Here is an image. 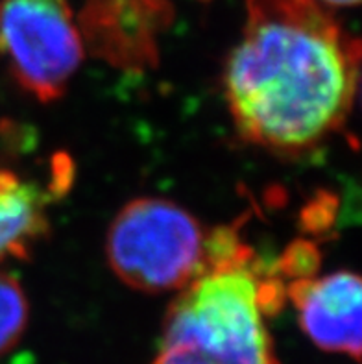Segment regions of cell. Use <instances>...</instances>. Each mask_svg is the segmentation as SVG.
Masks as SVG:
<instances>
[{
	"mask_svg": "<svg viewBox=\"0 0 362 364\" xmlns=\"http://www.w3.org/2000/svg\"><path fill=\"white\" fill-rule=\"evenodd\" d=\"M361 279L353 272L298 277L287 289L303 333L320 350L361 360Z\"/></svg>",
	"mask_w": 362,
	"mask_h": 364,
	"instance_id": "cell-5",
	"label": "cell"
},
{
	"mask_svg": "<svg viewBox=\"0 0 362 364\" xmlns=\"http://www.w3.org/2000/svg\"><path fill=\"white\" fill-rule=\"evenodd\" d=\"M207 239L196 218L174 202L139 198L111 224L107 259L113 272L135 291H178L206 264Z\"/></svg>",
	"mask_w": 362,
	"mask_h": 364,
	"instance_id": "cell-3",
	"label": "cell"
},
{
	"mask_svg": "<svg viewBox=\"0 0 362 364\" xmlns=\"http://www.w3.org/2000/svg\"><path fill=\"white\" fill-rule=\"evenodd\" d=\"M166 0H87L80 23L95 50L115 55H154V33L166 26Z\"/></svg>",
	"mask_w": 362,
	"mask_h": 364,
	"instance_id": "cell-6",
	"label": "cell"
},
{
	"mask_svg": "<svg viewBox=\"0 0 362 364\" xmlns=\"http://www.w3.org/2000/svg\"><path fill=\"white\" fill-rule=\"evenodd\" d=\"M0 54L26 91L60 98L82 61V37L65 0H2Z\"/></svg>",
	"mask_w": 362,
	"mask_h": 364,
	"instance_id": "cell-4",
	"label": "cell"
},
{
	"mask_svg": "<svg viewBox=\"0 0 362 364\" xmlns=\"http://www.w3.org/2000/svg\"><path fill=\"white\" fill-rule=\"evenodd\" d=\"M46 231L45 198L39 189L0 168V261L26 259Z\"/></svg>",
	"mask_w": 362,
	"mask_h": 364,
	"instance_id": "cell-7",
	"label": "cell"
},
{
	"mask_svg": "<svg viewBox=\"0 0 362 364\" xmlns=\"http://www.w3.org/2000/svg\"><path fill=\"white\" fill-rule=\"evenodd\" d=\"M287 291L230 228L207 239L206 264L170 304L150 364H280L265 314Z\"/></svg>",
	"mask_w": 362,
	"mask_h": 364,
	"instance_id": "cell-2",
	"label": "cell"
},
{
	"mask_svg": "<svg viewBox=\"0 0 362 364\" xmlns=\"http://www.w3.org/2000/svg\"><path fill=\"white\" fill-rule=\"evenodd\" d=\"M28 323V300L21 283L0 270V357L21 341Z\"/></svg>",
	"mask_w": 362,
	"mask_h": 364,
	"instance_id": "cell-8",
	"label": "cell"
},
{
	"mask_svg": "<svg viewBox=\"0 0 362 364\" xmlns=\"http://www.w3.org/2000/svg\"><path fill=\"white\" fill-rule=\"evenodd\" d=\"M327 6H336V8H344V6H357L361 0H320Z\"/></svg>",
	"mask_w": 362,
	"mask_h": 364,
	"instance_id": "cell-9",
	"label": "cell"
},
{
	"mask_svg": "<svg viewBox=\"0 0 362 364\" xmlns=\"http://www.w3.org/2000/svg\"><path fill=\"white\" fill-rule=\"evenodd\" d=\"M246 8L224 78L235 126L272 152L312 150L353 106L358 41L316 0H246Z\"/></svg>",
	"mask_w": 362,
	"mask_h": 364,
	"instance_id": "cell-1",
	"label": "cell"
}]
</instances>
